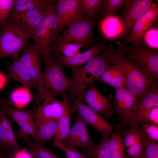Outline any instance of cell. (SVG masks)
<instances>
[{
	"label": "cell",
	"mask_w": 158,
	"mask_h": 158,
	"mask_svg": "<svg viewBox=\"0 0 158 158\" xmlns=\"http://www.w3.org/2000/svg\"><path fill=\"white\" fill-rule=\"evenodd\" d=\"M112 64L123 71L125 87L140 100L147 93L158 88V77L146 68L126 57L111 44L105 47Z\"/></svg>",
	"instance_id": "6da1fadb"
},
{
	"label": "cell",
	"mask_w": 158,
	"mask_h": 158,
	"mask_svg": "<svg viewBox=\"0 0 158 158\" xmlns=\"http://www.w3.org/2000/svg\"><path fill=\"white\" fill-rule=\"evenodd\" d=\"M44 61V71L38 82L37 90L34 95V104L32 109L37 108L46 99L58 95L66 100L71 86L70 78L66 74L62 65L51 52L43 56Z\"/></svg>",
	"instance_id": "7a4b0ae2"
},
{
	"label": "cell",
	"mask_w": 158,
	"mask_h": 158,
	"mask_svg": "<svg viewBox=\"0 0 158 158\" xmlns=\"http://www.w3.org/2000/svg\"><path fill=\"white\" fill-rule=\"evenodd\" d=\"M32 33L26 26L14 14L10 13L5 26L0 31V60L10 57L13 60L30 45Z\"/></svg>",
	"instance_id": "3957f363"
},
{
	"label": "cell",
	"mask_w": 158,
	"mask_h": 158,
	"mask_svg": "<svg viewBox=\"0 0 158 158\" xmlns=\"http://www.w3.org/2000/svg\"><path fill=\"white\" fill-rule=\"evenodd\" d=\"M108 66L104 58L100 55L80 67L71 68V86L66 100L70 105L75 99L80 98L84 92L100 76Z\"/></svg>",
	"instance_id": "277c9868"
},
{
	"label": "cell",
	"mask_w": 158,
	"mask_h": 158,
	"mask_svg": "<svg viewBox=\"0 0 158 158\" xmlns=\"http://www.w3.org/2000/svg\"><path fill=\"white\" fill-rule=\"evenodd\" d=\"M54 2L52 1L43 19L30 38L34 41L36 49L43 56L51 52V43L57 36L58 20Z\"/></svg>",
	"instance_id": "5b68a950"
},
{
	"label": "cell",
	"mask_w": 158,
	"mask_h": 158,
	"mask_svg": "<svg viewBox=\"0 0 158 158\" xmlns=\"http://www.w3.org/2000/svg\"><path fill=\"white\" fill-rule=\"evenodd\" d=\"M112 100L119 122L118 128L119 130L125 129L127 125L133 122L140 100L125 87L116 90Z\"/></svg>",
	"instance_id": "8992f818"
},
{
	"label": "cell",
	"mask_w": 158,
	"mask_h": 158,
	"mask_svg": "<svg viewBox=\"0 0 158 158\" xmlns=\"http://www.w3.org/2000/svg\"><path fill=\"white\" fill-rule=\"evenodd\" d=\"M94 23L91 18L80 17L68 26V28L53 41L54 44L65 42L77 43L93 42L98 40L92 39V30Z\"/></svg>",
	"instance_id": "52a82bcc"
},
{
	"label": "cell",
	"mask_w": 158,
	"mask_h": 158,
	"mask_svg": "<svg viewBox=\"0 0 158 158\" xmlns=\"http://www.w3.org/2000/svg\"><path fill=\"white\" fill-rule=\"evenodd\" d=\"M71 109L78 113L87 122L91 125L95 130L101 136H110L118 125L112 124L102 117L100 114L88 107L81 99H74L69 105Z\"/></svg>",
	"instance_id": "ba28073f"
},
{
	"label": "cell",
	"mask_w": 158,
	"mask_h": 158,
	"mask_svg": "<svg viewBox=\"0 0 158 158\" xmlns=\"http://www.w3.org/2000/svg\"><path fill=\"white\" fill-rule=\"evenodd\" d=\"M118 50L124 56L143 66L158 77V53L143 46L126 47L119 42Z\"/></svg>",
	"instance_id": "9c48e42d"
},
{
	"label": "cell",
	"mask_w": 158,
	"mask_h": 158,
	"mask_svg": "<svg viewBox=\"0 0 158 158\" xmlns=\"http://www.w3.org/2000/svg\"><path fill=\"white\" fill-rule=\"evenodd\" d=\"M70 109L66 99L60 101L51 98L46 99L42 105L29 111L37 126L47 121H58Z\"/></svg>",
	"instance_id": "30bf717a"
},
{
	"label": "cell",
	"mask_w": 158,
	"mask_h": 158,
	"mask_svg": "<svg viewBox=\"0 0 158 158\" xmlns=\"http://www.w3.org/2000/svg\"><path fill=\"white\" fill-rule=\"evenodd\" d=\"M114 95L111 94L108 97L103 96L94 85L92 84L80 98L92 109L100 115L110 119L115 113L111 104Z\"/></svg>",
	"instance_id": "8fae6325"
},
{
	"label": "cell",
	"mask_w": 158,
	"mask_h": 158,
	"mask_svg": "<svg viewBox=\"0 0 158 158\" xmlns=\"http://www.w3.org/2000/svg\"><path fill=\"white\" fill-rule=\"evenodd\" d=\"M87 122L78 113L68 135L63 143L66 147L88 149L96 144L90 138Z\"/></svg>",
	"instance_id": "7c38bea8"
},
{
	"label": "cell",
	"mask_w": 158,
	"mask_h": 158,
	"mask_svg": "<svg viewBox=\"0 0 158 158\" xmlns=\"http://www.w3.org/2000/svg\"><path fill=\"white\" fill-rule=\"evenodd\" d=\"M55 8L58 20L56 31L57 36L65 27L82 17L79 0H57Z\"/></svg>",
	"instance_id": "4fadbf2b"
},
{
	"label": "cell",
	"mask_w": 158,
	"mask_h": 158,
	"mask_svg": "<svg viewBox=\"0 0 158 158\" xmlns=\"http://www.w3.org/2000/svg\"><path fill=\"white\" fill-rule=\"evenodd\" d=\"M152 0H126L121 20L123 26V34L127 33L137 20L153 3Z\"/></svg>",
	"instance_id": "5bb4252c"
},
{
	"label": "cell",
	"mask_w": 158,
	"mask_h": 158,
	"mask_svg": "<svg viewBox=\"0 0 158 158\" xmlns=\"http://www.w3.org/2000/svg\"><path fill=\"white\" fill-rule=\"evenodd\" d=\"M105 44V42L98 43L85 51L79 52L71 58L66 57L56 51H54L53 54L62 65L71 69L83 66L89 60L97 56L104 47Z\"/></svg>",
	"instance_id": "9a60e30c"
},
{
	"label": "cell",
	"mask_w": 158,
	"mask_h": 158,
	"mask_svg": "<svg viewBox=\"0 0 158 158\" xmlns=\"http://www.w3.org/2000/svg\"><path fill=\"white\" fill-rule=\"evenodd\" d=\"M8 69L9 80L18 82L28 89L36 88L37 82L18 58L8 63Z\"/></svg>",
	"instance_id": "2e32d148"
},
{
	"label": "cell",
	"mask_w": 158,
	"mask_h": 158,
	"mask_svg": "<svg viewBox=\"0 0 158 158\" xmlns=\"http://www.w3.org/2000/svg\"><path fill=\"white\" fill-rule=\"evenodd\" d=\"M40 55L34 44L30 45L18 57L37 84L42 73Z\"/></svg>",
	"instance_id": "e0dca14e"
},
{
	"label": "cell",
	"mask_w": 158,
	"mask_h": 158,
	"mask_svg": "<svg viewBox=\"0 0 158 158\" xmlns=\"http://www.w3.org/2000/svg\"><path fill=\"white\" fill-rule=\"evenodd\" d=\"M97 80L108 85L116 90L125 87L126 79L123 70L118 66L112 64L104 71Z\"/></svg>",
	"instance_id": "ac0fdd59"
},
{
	"label": "cell",
	"mask_w": 158,
	"mask_h": 158,
	"mask_svg": "<svg viewBox=\"0 0 158 158\" xmlns=\"http://www.w3.org/2000/svg\"><path fill=\"white\" fill-rule=\"evenodd\" d=\"M0 142L16 151L20 149L8 116L0 106Z\"/></svg>",
	"instance_id": "d6986e66"
},
{
	"label": "cell",
	"mask_w": 158,
	"mask_h": 158,
	"mask_svg": "<svg viewBox=\"0 0 158 158\" xmlns=\"http://www.w3.org/2000/svg\"><path fill=\"white\" fill-rule=\"evenodd\" d=\"M47 10L33 9L17 13H10L17 17L32 34L43 19Z\"/></svg>",
	"instance_id": "ffe728a7"
},
{
	"label": "cell",
	"mask_w": 158,
	"mask_h": 158,
	"mask_svg": "<svg viewBox=\"0 0 158 158\" xmlns=\"http://www.w3.org/2000/svg\"><path fill=\"white\" fill-rule=\"evenodd\" d=\"M17 136L29 146L34 158H62L53 152L49 148L34 142L29 135L20 130L16 133Z\"/></svg>",
	"instance_id": "44dd1931"
},
{
	"label": "cell",
	"mask_w": 158,
	"mask_h": 158,
	"mask_svg": "<svg viewBox=\"0 0 158 158\" xmlns=\"http://www.w3.org/2000/svg\"><path fill=\"white\" fill-rule=\"evenodd\" d=\"M101 30L107 37L112 38L123 34V26L121 20L113 16H106L100 25Z\"/></svg>",
	"instance_id": "7402d4cb"
},
{
	"label": "cell",
	"mask_w": 158,
	"mask_h": 158,
	"mask_svg": "<svg viewBox=\"0 0 158 158\" xmlns=\"http://www.w3.org/2000/svg\"><path fill=\"white\" fill-rule=\"evenodd\" d=\"M153 22L147 20L144 14L136 21L131 33L128 38V42L133 46L139 44L145 32L151 27Z\"/></svg>",
	"instance_id": "603a6c76"
},
{
	"label": "cell",
	"mask_w": 158,
	"mask_h": 158,
	"mask_svg": "<svg viewBox=\"0 0 158 158\" xmlns=\"http://www.w3.org/2000/svg\"><path fill=\"white\" fill-rule=\"evenodd\" d=\"M110 136L107 137L101 136L98 145L91 148L83 149L81 153L85 158H110L109 149Z\"/></svg>",
	"instance_id": "cb8c5ba5"
},
{
	"label": "cell",
	"mask_w": 158,
	"mask_h": 158,
	"mask_svg": "<svg viewBox=\"0 0 158 158\" xmlns=\"http://www.w3.org/2000/svg\"><path fill=\"white\" fill-rule=\"evenodd\" d=\"M52 1L48 0H15L10 12L17 13L33 9L46 10Z\"/></svg>",
	"instance_id": "d4e9b609"
},
{
	"label": "cell",
	"mask_w": 158,
	"mask_h": 158,
	"mask_svg": "<svg viewBox=\"0 0 158 158\" xmlns=\"http://www.w3.org/2000/svg\"><path fill=\"white\" fill-rule=\"evenodd\" d=\"M74 112L71 108L65 114L58 120L57 130L54 136L53 141L60 143H63L71 129V118Z\"/></svg>",
	"instance_id": "484cf974"
},
{
	"label": "cell",
	"mask_w": 158,
	"mask_h": 158,
	"mask_svg": "<svg viewBox=\"0 0 158 158\" xmlns=\"http://www.w3.org/2000/svg\"><path fill=\"white\" fill-rule=\"evenodd\" d=\"M110 158H128L125 152L120 131L112 133L109 139Z\"/></svg>",
	"instance_id": "4316f807"
},
{
	"label": "cell",
	"mask_w": 158,
	"mask_h": 158,
	"mask_svg": "<svg viewBox=\"0 0 158 158\" xmlns=\"http://www.w3.org/2000/svg\"><path fill=\"white\" fill-rule=\"evenodd\" d=\"M58 121H49L37 126L39 135L37 143L44 146L47 142L55 136L57 129Z\"/></svg>",
	"instance_id": "83f0119b"
},
{
	"label": "cell",
	"mask_w": 158,
	"mask_h": 158,
	"mask_svg": "<svg viewBox=\"0 0 158 158\" xmlns=\"http://www.w3.org/2000/svg\"><path fill=\"white\" fill-rule=\"evenodd\" d=\"M92 42L85 43H77L65 42L54 44L51 45V50L59 52L63 56L67 57H72L78 53L81 49L91 43Z\"/></svg>",
	"instance_id": "f1b7e54d"
},
{
	"label": "cell",
	"mask_w": 158,
	"mask_h": 158,
	"mask_svg": "<svg viewBox=\"0 0 158 158\" xmlns=\"http://www.w3.org/2000/svg\"><path fill=\"white\" fill-rule=\"evenodd\" d=\"M127 129L119 130L122 138L125 150L130 146L137 140L140 133V124L137 123H131Z\"/></svg>",
	"instance_id": "f546056e"
},
{
	"label": "cell",
	"mask_w": 158,
	"mask_h": 158,
	"mask_svg": "<svg viewBox=\"0 0 158 158\" xmlns=\"http://www.w3.org/2000/svg\"><path fill=\"white\" fill-rule=\"evenodd\" d=\"M2 108L8 117L16 123L20 121H33L32 115L30 111L16 109L11 107L8 101L3 103Z\"/></svg>",
	"instance_id": "4dcf8cb0"
},
{
	"label": "cell",
	"mask_w": 158,
	"mask_h": 158,
	"mask_svg": "<svg viewBox=\"0 0 158 158\" xmlns=\"http://www.w3.org/2000/svg\"><path fill=\"white\" fill-rule=\"evenodd\" d=\"M101 1L100 0H79L81 16L91 19L94 18Z\"/></svg>",
	"instance_id": "1f68e13d"
},
{
	"label": "cell",
	"mask_w": 158,
	"mask_h": 158,
	"mask_svg": "<svg viewBox=\"0 0 158 158\" xmlns=\"http://www.w3.org/2000/svg\"><path fill=\"white\" fill-rule=\"evenodd\" d=\"M155 107H158V88L150 91L141 98L138 111L149 110Z\"/></svg>",
	"instance_id": "d6a6232c"
},
{
	"label": "cell",
	"mask_w": 158,
	"mask_h": 158,
	"mask_svg": "<svg viewBox=\"0 0 158 158\" xmlns=\"http://www.w3.org/2000/svg\"><path fill=\"white\" fill-rule=\"evenodd\" d=\"M145 143V135L140 129V135L138 139L125 150L128 158H140L143 154Z\"/></svg>",
	"instance_id": "836d02e7"
},
{
	"label": "cell",
	"mask_w": 158,
	"mask_h": 158,
	"mask_svg": "<svg viewBox=\"0 0 158 158\" xmlns=\"http://www.w3.org/2000/svg\"><path fill=\"white\" fill-rule=\"evenodd\" d=\"M145 135V146L140 158H158V142L151 139Z\"/></svg>",
	"instance_id": "e575fe53"
},
{
	"label": "cell",
	"mask_w": 158,
	"mask_h": 158,
	"mask_svg": "<svg viewBox=\"0 0 158 158\" xmlns=\"http://www.w3.org/2000/svg\"><path fill=\"white\" fill-rule=\"evenodd\" d=\"M16 123L22 132L29 135L31 136L37 143L38 140V131L37 127L33 121H20Z\"/></svg>",
	"instance_id": "d590c367"
},
{
	"label": "cell",
	"mask_w": 158,
	"mask_h": 158,
	"mask_svg": "<svg viewBox=\"0 0 158 158\" xmlns=\"http://www.w3.org/2000/svg\"><path fill=\"white\" fill-rule=\"evenodd\" d=\"M14 1V0H0V30L5 26Z\"/></svg>",
	"instance_id": "8d00e7d4"
},
{
	"label": "cell",
	"mask_w": 158,
	"mask_h": 158,
	"mask_svg": "<svg viewBox=\"0 0 158 158\" xmlns=\"http://www.w3.org/2000/svg\"><path fill=\"white\" fill-rule=\"evenodd\" d=\"M126 1V0H102L100 4L106 14V16H113Z\"/></svg>",
	"instance_id": "74e56055"
},
{
	"label": "cell",
	"mask_w": 158,
	"mask_h": 158,
	"mask_svg": "<svg viewBox=\"0 0 158 158\" xmlns=\"http://www.w3.org/2000/svg\"><path fill=\"white\" fill-rule=\"evenodd\" d=\"M146 43L150 47L157 49L158 48V30L151 28L145 32L143 36Z\"/></svg>",
	"instance_id": "f35d334b"
},
{
	"label": "cell",
	"mask_w": 158,
	"mask_h": 158,
	"mask_svg": "<svg viewBox=\"0 0 158 158\" xmlns=\"http://www.w3.org/2000/svg\"><path fill=\"white\" fill-rule=\"evenodd\" d=\"M140 128L149 138L158 142V125L153 123H147L142 124Z\"/></svg>",
	"instance_id": "ab89813d"
},
{
	"label": "cell",
	"mask_w": 158,
	"mask_h": 158,
	"mask_svg": "<svg viewBox=\"0 0 158 158\" xmlns=\"http://www.w3.org/2000/svg\"><path fill=\"white\" fill-rule=\"evenodd\" d=\"M53 146L62 150L66 154V158H85L76 148L68 147H65L63 143H60L54 141Z\"/></svg>",
	"instance_id": "60d3db41"
},
{
	"label": "cell",
	"mask_w": 158,
	"mask_h": 158,
	"mask_svg": "<svg viewBox=\"0 0 158 158\" xmlns=\"http://www.w3.org/2000/svg\"><path fill=\"white\" fill-rule=\"evenodd\" d=\"M147 19L154 22L158 17V8L157 4L153 3L144 13Z\"/></svg>",
	"instance_id": "b9f144b4"
},
{
	"label": "cell",
	"mask_w": 158,
	"mask_h": 158,
	"mask_svg": "<svg viewBox=\"0 0 158 158\" xmlns=\"http://www.w3.org/2000/svg\"><path fill=\"white\" fill-rule=\"evenodd\" d=\"M16 151L6 145L0 147V158H14Z\"/></svg>",
	"instance_id": "7bdbcfd3"
},
{
	"label": "cell",
	"mask_w": 158,
	"mask_h": 158,
	"mask_svg": "<svg viewBox=\"0 0 158 158\" xmlns=\"http://www.w3.org/2000/svg\"><path fill=\"white\" fill-rule=\"evenodd\" d=\"M14 158H34V157L31 153L23 149L16 151Z\"/></svg>",
	"instance_id": "ee69618b"
},
{
	"label": "cell",
	"mask_w": 158,
	"mask_h": 158,
	"mask_svg": "<svg viewBox=\"0 0 158 158\" xmlns=\"http://www.w3.org/2000/svg\"><path fill=\"white\" fill-rule=\"evenodd\" d=\"M8 101V99L7 98H3L0 99V106H1L3 103Z\"/></svg>",
	"instance_id": "f6af8a7d"
},
{
	"label": "cell",
	"mask_w": 158,
	"mask_h": 158,
	"mask_svg": "<svg viewBox=\"0 0 158 158\" xmlns=\"http://www.w3.org/2000/svg\"><path fill=\"white\" fill-rule=\"evenodd\" d=\"M4 83V79L3 77L0 73V88H1L3 85Z\"/></svg>",
	"instance_id": "bcb514c9"
},
{
	"label": "cell",
	"mask_w": 158,
	"mask_h": 158,
	"mask_svg": "<svg viewBox=\"0 0 158 158\" xmlns=\"http://www.w3.org/2000/svg\"><path fill=\"white\" fill-rule=\"evenodd\" d=\"M4 145L2 144L0 142V147L3 146V145Z\"/></svg>",
	"instance_id": "7dc6e473"
},
{
	"label": "cell",
	"mask_w": 158,
	"mask_h": 158,
	"mask_svg": "<svg viewBox=\"0 0 158 158\" xmlns=\"http://www.w3.org/2000/svg\"></svg>",
	"instance_id": "c3c4849f"
}]
</instances>
